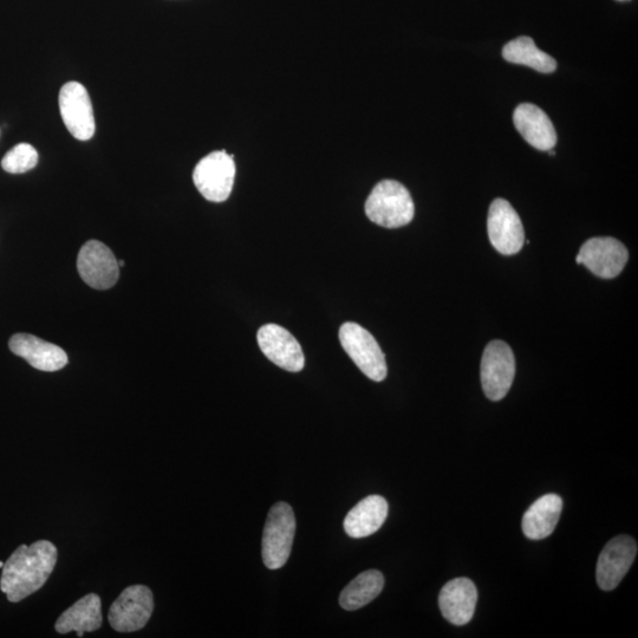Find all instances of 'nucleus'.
I'll return each instance as SVG.
<instances>
[{
  "mask_svg": "<svg viewBox=\"0 0 638 638\" xmlns=\"http://www.w3.org/2000/svg\"><path fill=\"white\" fill-rule=\"evenodd\" d=\"M620 2H623V0H620Z\"/></svg>",
  "mask_w": 638,
  "mask_h": 638,
  "instance_id": "25",
  "label": "nucleus"
},
{
  "mask_svg": "<svg viewBox=\"0 0 638 638\" xmlns=\"http://www.w3.org/2000/svg\"><path fill=\"white\" fill-rule=\"evenodd\" d=\"M563 500L557 494H545L533 503L523 517L524 535L531 540L548 538L561 518Z\"/></svg>",
  "mask_w": 638,
  "mask_h": 638,
  "instance_id": "19",
  "label": "nucleus"
},
{
  "mask_svg": "<svg viewBox=\"0 0 638 638\" xmlns=\"http://www.w3.org/2000/svg\"><path fill=\"white\" fill-rule=\"evenodd\" d=\"M4 562H0V569H3Z\"/></svg>",
  "mask_w": 638,
  "mask_h": 638,
  "instance_id": "24",
  "label": "nucleus"
},
{
  "mask_svg": "<svg viewBox=\"0 0 638 638\" xmlns=\"http://www.w3.org/2000/svg\"><path fill=\"white\" fill-rule=\"evenodd\" d=\"M503 56L507 62L526 65L543 74H551L557 69L555 58L539 50L531 37H519L507 43Z\"/></svg>",
  "mask_w": 638,
  "mask_h": 638,
  "instance_id": "21",
  "label": "nucleus"
},
{
  "mask_svg": "<svg viewBox=\"0 0 638 638\" xmlns=\"http://www.w3.org/2000/svg\"><path fill=\"white\" fill-rule=\"evenodd\" d=\"M366 214L376 225L399 229L414 219L412 195L400 182L383 180L371 191L366 203Z\"/></svg>",
  "mask_w": 638,
  "mask_h": 638,
  "instance_id": "2",
  "label": "nucleus"
},
{
  "mask_svg": "<svg viewBox=\"0 0 638 638\" xmlns=\"http://www.w3.org/2000/svg\"><path fill=\"white\" fill-rule=\"evenodd\" d=\"M9 347L13 354L24 358L31 367L48 373L63 369L69 361L62 348L29 334L12 336Z\"/></svg>",
  "mask_w": 638,
  "mask_h": 638,
  "instance_id": "15",
  "label": "nucleus"
},
{
  "mask_svg": "<svg viewBox=\"0 0 638 638\" xmlns=\"http://www.w3.org/2000/svg\"><path fill=\"white\" fill-rule=\"evenodd\" d=\"M236 178L233 156L225 151L205 156L195 166L193 181L203 197L211 203H224L230 198Z\"/></svg>",
  "mask_w": 638,
  "mask_h": 638,
  "instance_id": "5",
  "label": "nucleus"
},
{
  "mask_svg": "<svg viewBox=\"0 0 638 638\" xmlns=\"http://www.w3.org/2000/svg\"><path fill=\"white\" fill-rule=\"evenodd\" d=\"M477 602V588L464 577L448 582L439 596L441 614L454 626H465L472 620Z\"/></svg>",
  "mask_w": 638,
  "mask_h": 638,
  "instance_id": "14",
  "label": "nucleus"
},
{
  "mask_svg": "<svg viewBox=\"0 0 638 638\" xmlns=\"http://www.w3.org/2000/svg\"><path fill=\"white\" fill-rule=\"evenodd\" d=\"M77 270L83 281L95 290L112 289L120 277V266L114 253L97 240L83 245L78 253Z\"/></svg>",
  "mask_w": 638,
  "mask_h": 638,
  "instance_id": "10",
  "label": "nucleus"
},
{
  "mask_svg": "<svg viewBox=\"0 0 638 638\" xmlns=\"http://www.w3.org/2000/svg\"><path fill=\"white\" fill-rule=\"evenodd\" d=\"M388 509L387 500L381 496L364 498L345 517V533L355 539L374 535L386 522Z\"/></svg>",
  "mask_w": 638,
  "mask_h": 638,
  "instance_id": "17",
  "label": "nucleus"
},
{
  "mask_svg": "<svg viewBox=\"0 0 638 638\" xmlns=\"http://www.w3.org/2000/svg\"><path fill=\"white\" fill-rule=\"evenodd\" d=\"M629 259L627 247L615 238H592L581 247L576 258L595 276L613 279L626 268Z\"/></svg>",
  "mask_w": 638,
  "mask_h": 638,
  "instance_id": "11",
  "label": "nucleus"
},
{
  "mask_svg": "<svg viewBox=\"0 0 638 638\" xmlns=\"http://www.w3.org/2000/svg\"><path fill=\"white\" fill-rule=\"evenodd\" d=\"M514 126L532 147L550 151L557 143V133L549 116L531 103H523L514 110Z\"/></svg>",
  "mask_w": 638,
  "mask_h": 638,
  "instance_id": "16",
  "label": "nucleus"
},
{
  "mask_svg": "<svg viewBox=\"0 0 638 638\" xmlns=\"http://www.w3.org/2000/svg\"><path fill=\"white\" fill-rule=\"evenodd\" d=\"M65 127L76 140L89 141L95 135L93 104L86 87L78 82L65 83L58 97Z\"/></svg>",
  "mask_w": 638,
  "mask_h": 638,
  "instance_id": "8",
  "label": "nucleus"
},
{
  "mask_svg": "<svg viewBox=\"0 0 638 638\" xmlns=\"http://www.w3.org/2000/svg\"><path fill=\"white\" fill-rule=\"evenodd\" d=\"M340 341L345 353L368 379L375 382L386 379V356L369 331L356 323H345L340 329Z\"/></svg>",
  "mask_w": 638,
  "mask_h": 638,
  "instance_id": "4",
  "label": "nucleus"
},
{
  "mask_svg": "<svg viewBox=\"0 0 638 638\" xmlns=\"http://www.w3.org/2000/svg\"><path fill=\"white\" fill-rule=\"evenodd\" d=\"M487 230L491 244L501 255H517L523 249L525 232L522 220L509 201H493L488 212Z\"/></svg>",
  "mask_w": 638,
  "mask_h": 638,
  "instance_id": "9",
  "label": "nucleus"
},
{
  "mask_svg": "<svg viewBox=\"0 0 638 638\" xmlns=\"http://www.w3.org/2000/svg\"><path fill=\"white\" fill-rule=\"evenodd\" d=\"M101 598L89 594L64 611L58 618L55 629L58 634H69L76 631L78 637L84 633H93L102 626Z\"/></svg>",
  "mask_w": 638,
  "mask_h": 638,
  "instance_id": "18",
  "label": "nucleus"
},
{
  "mask_svg": "<svg viewBox=\"0 0 638 638\" xmlns=\"http://www.w3.org/2000/svg\"><path fill=\"white\" fill-rule=\"evenodd\" d=\"M637 556V543L629 536H618L605 545L597 563V583L604 591L618 587Z\"/></svg>",
  "mask_w": 638,
  "mask_h": 638,
  "instance_id": "12",
  "label": "nucleus"
},
{
  "mask_svg": "<svg viewBox=\"0 0 638 638\" xmlns=\"http://www.w3.org/2000/svg\"><path fill=\"white\" fill-rule=\"evenodd\" d=\"M154 596L146 585H132L121 592L109 609L110 626L119 633H134L146 627L153 615Z\"/></svg>",
  "mask_w": 638,
  "mask_h": 638,
  "instance_id": "6",
  "label": "nucleus"
},
{
  "mask_svg": "<svg viewBox=\"0 0 638 638\" xmlns=\"http://www.w3.org/2000/svg\"><path fill=\"white\" fill-rule=\"evenodd\" d=\"M38 164V153L29 143H19L10 149L2 160V167L10 174H23L34 169Z\"/></svg>",
  "mask_w": 638,
  "mask_h": 638,
  "instance_id": "22",
  "label": "nucleus"
},
{
  "mask_svg": "<svg viewBox=\"0 0 638 638\" xmlns=\"http://www.w3.org/2000/svg\"><path fill=\"white\" fill-rule=\"evenodd\" d=\"M119 266H120V268H123V266H125V262H123V260H120Z\"/></svg>",
  "mask_w": 638,
  "mask_h": 638,
  "instance_id": "23",
  "label": "nucleus"
},
{
  "mask_svg": "<svg viewBox=\"0 0 638 638\" xmlns=\"http://www.w3.org/2000/svg\"><path fill=\"white\" fill-rule=\"evenodd\" d=\"M258 344L272 363L291 373H299L305 366L301 344L290 332L279 325L268 324L258 331Z\"/></svg>",
  "mask_w": 638,
  "mask_h": 638,
  "instance_id": "13",
  "label": "nucleus"
},
{
  "mask_svg": "<svg viewBox=\"0 0 638 638\" xmlns=\"http://www.w3.org/2000/svg\"><path fill=\"white\" fill-rule=\"evenodd\" d=\"M516 376V358L509 344L493 341L487 345L481 360V384L491 401L503 400L510 392Z\"/></svg>",
  "mask_w": 638,
  "mask_h": 638,
  "instance_id": "7",
  "label": "nucleus"
},
{
  "mask_svg": "<svg viewBox=\"0 0 638 638\" xmlns=\"http://www.w3.org/2000/svg\"><path fill=\"white\" fill-rule=\"evenodd\" d=\"M384 587V577L380 571L368 570L358 575L343 589L340 604L344 610L354 611L366 607L379 597Z\"/></svg>",
  "mask_w": 638,
  "mask_h": 638,
  "instance_id": "20",
  "label": "nucleus"
},
{
  "mask_svg": "<svg viewBox=\"0 0 638 638\" xmlns=\"http://www.w3.org/2000/svg\"><path fill=\"white\" fill-rule=\"evenodd\" d=\"M58 551L49 540L19 546L4 563L0 590L8 600L18 603L43 588L54 571Z\"/></svg>",
  "mask_w": 638,
  "mask_h": 638,
  "instance_id": "1",
  "label": "nucleus"
},
{
  "mask_svg": "<svg viewBox=\"0 0 638 638\" xmlns=\"http://www.w3.org/2000/svg\"><path fill=\"white\" fill-rule=\"evenodd\" d=\"M296 533V518L291 506L277 503L269 512L264 527L262 556L266 568H283L291 555Z\"/></svg>",
  "mask_w": 638,
  "mask_h": 638,
  "instance_id": "3",
  "label": "nucleus"
}]
</instances>
